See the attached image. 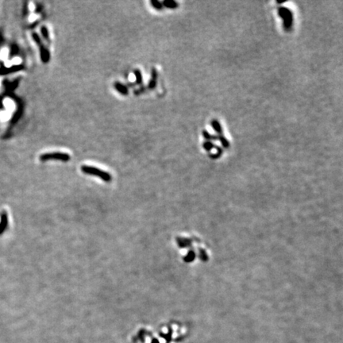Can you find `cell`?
I'll return each instance as SVG.
<instances>
[{
	"instance_id": "6da1fadb",
	"label": "cell",
	"mask_w": 343,
	"mask_h": 343,
	"mask_svg": "<svg viewBox=\"0 0 343 343\" xmlns=\"http://www.w3.org/2000/svg\"><path fill=\"white\" fill-rule=\"evenodd\" d=\"M81 170L83 173L99 177V178L103 180V181H105V182L109 183L112 180V177L111 176V174H109L108 173H106L105 171H103L101 169L95 168V167L88 166V165H83L81 167Z\"/></svg>"
},
{
	"instance_id": "7a4b0ae2",
	"label": "cell",
	"mask_w": 343,
	"mask_h": 343,
	"mask_svg": "<svg viewBox=\"0 0 343 343\" xmlns=\"http://www.w3.org/2000/svg\"><path fill=\"white\" fill-rule=\"evenodd\" d=\"M278 14H279V16L283 18L284 30L290 31L293 24V14L292 11L288 8L280 6L278 8Z\"/></svg>"
},
{
	"instance_id": "3957f363",
	"label": "cell",
	"mask_w": 343,
	"mask_h": 343,
	"mask_svg": "<svg viewBox=\"0 0 343 343\" xmlns=\"http://www.w3.org/2000/svg\"><path fill=\"white\" fill-rule=\"evenodd\" d=\"M40 159L42 161H47L54 160V161H60L63 162H67L70 160V156L64 153H50L42 154Z\"/></svg>"
},
{
	"instance_id": "277c9868",
	"label": "cell",
	"mask_w": 343,
	"mask_h": 343,
	"mask_svg": "<svg viewBox=\"0 0 343 343\" xmlns=\"http://www.w3.org/2000/svg\"><path fill=\"white\" fill-rule=\"evenodd\" d=\"M38 46H40V49H41V58H42V60L44 63H47L49 60L50 58L49 53V51H48V49L46 47H44L42 46V43L38 44Z\"/></svg>"
},
{
	"instance_id": "5b68a950",
	"label": "cell",
	"mask_w": 343,
	"mask_h": 343,
	"mask_svg": "<svg viewBox=\"0 0 343 343\" xmlns=\"http://www.w3.org/2000/svg\"><path fill=\"white\" fill-rule=\"evenodd\" d=\"M114 86H115V89L117 90L119 93H121L122 95H126L128 94V89H127V87H126V86L123 85V84H121L120 83L117 82V83H115V85Z\"/></svg>"
},
{
	"instance_id": "8992f818",
	"label": "cell",
	"mask_w": 343,
	"mask_h": 343,
	"mask_svg": "<svg viewBox=\"0 0 343 343\" xmlns=\"http://www.w3.org/2000/svg\"><path fill=\"white\" fill-rule=\"evenodd\" d=\"M211 125H212L213 129L216 131V133H218V135H222V127H221L220 123L218 122V120H216V119H213L212 122H211Z\"/></svg>"
},
{
	"instance_id": "52a82bcc",
	"label": "cell",
	"mask_w": 343,
	"mask_h": 343,
	"mask_svg": "<svg viewBox=\"0 0 343 343\" xmlns=\"http://www.w3.org/2000/svg\"><path fill=\"white\" fill-rule=\"evenodd\" d=\"M3 105H4V107H6V111H8V112H10V111H14V103H13V101H12V100H10V99H4V100H3Z\"/></svg>"
},
{
	"instance_id": "ba28073f",
	"label": "cell",
	"mask_w": 343,
	"mask_h": 343,
	"mask_svg": "<svg viewBox=\"0 0 343 343\" xmlns=\"http://www.w3.org/2000/svg\"><path fill=\"white\" fill-rule=\"evenodd\" d=\"M163 5H164L165 7L169 8V9H175V8H177V6H178L177 2H175V1H173V0H167V1H164V2H163Z\"/></svg>"
},
{
	"instance_id": "9c48e42d",
	"label": "cell",
	"mask_w": 343,
	"mask_h": 343,
	"mask_svg": "<svg viewBox=\"0 0 343 343\" xmlns=\"http://www.w3.org/2000/svg\"><path fill=\"white\" fill-rule=\"evenodd\" d=\"M157 71H156V70L155 69H153V71H152V79H151L150 82H149V87H150V88H153V87L156 86V79H157Z\"/></svg>"
},
{
	"instance_id": "30bf717a",
	"label": "cell",
	"mask_w": 343,
	"mask_h": 343,
	"mask_svg": "<svg viewBox=\"0 0 343 343\" xmlns=\"http://www.w3.org/2000/svg\"><path fill=\"white\" fill-rule=\"evenodd\" d=\"M217 137H218V140H219L221 141L222 146L224 147V148H228L230 146V143H229V141L226 140V138L223 135H218Z\"/></svg>"
},
{
	"instance_id": "8fae6325",
	"label": "cell",
	"mask_w": 343,
	"mask_h": 343,
	"mask_svg": "<svg viewBox=\"0 0 343 343\" xmlns=\"http://www.w3.org/2000/svg\"><path fill=\"white\" fill-rule=\"evenodd\" d=\"M10 112H8V111H2V112L0 113V119H1L2 122L7 121V120L10 119Z\"/></svg>"
},
{
	"instance_id": "7c38bea8",
	"label": "cell",
	"mask_w": 343,
	"mask_h": 343,
	"mask_svg": "<svg viewBox=\"0 0 343 343\" xmlns=\"http://www.w3.org/2000/svg\"><path fill=\"white\" fill-rule=\"evenodd\" d=\"M203 137L206 138V140H210V141H215L216 139H218V137L217 136H212V135H210V133L207 132V131L204 130L203 132Z\"/></svg>"
},
{
	"instance_id": "4fadbf2b",
	"label": "cell",
	"mask_w": 343,
	"mask_h": 343,
	"mask_svg": "<svg viewBox=\"0 0 343 343\" xmlns=\"http://www.w3.org/2000/svg\"><path fill=\"white\" fill-rule=\"evenodd\" d=\"M203 148H204V149H206V151L211 150L213 148H215V149H217V147L215 146L214 144H212L211 142H210V141H206V142H205L204 144H203Z\"/></svg>"
},
{
	"instance_id": "5bb4252c",
	"label": "cell",
	"mask_w": 343,
	"mask_h": 343,
	"mask_svg": "<svg viewBox=\"0 0 343 343\" xmlns=\"http://www.w3.org/2000/svg\"><path fill=\"white\" fill-rule=\"evenodd\" d=\"M151 4H152V6H153L155 9H157V10H161L163 7L162 3L159 2V1H156V0L151 1Z\"/></svg>"
},
{
	"instance_id": "9a60e30c",
	"label": "cell",
	"mask_w": 343,
	"mask_h": 343,
	"mask_svg": "<svg viewBox=\"0 0 343 343\" xmlns=\"http://www.w3.org/2000/svg\"><path fill=\"white\" fill-rule=\"evenodd\" d=\"M8 57V49H2L0 52V60H5Z\"/></svg>"
},
{
	"instance_id": "2e32d148",
	"label": "cell",
	"mask_w": 343,
	"mask_h": 343,
	"mask_svg": "<svg viewBox=\"0 0 343 343\" xmlns=\"http://www.w3.org/2000/svg\"><path fill=\"white\" fill-rule=\"evenodd\" d=\"M134 75H135V78H136V80H137V83H141V79H142L141 71H139V70H137V69L135 70Z\"/></svg>"
},
{
	"instance_id": "e0dca14e",
	"label": "cell",
	"mask_w": 343,
	"mask_h": 343,
	"mask_svg": "<svg viewBox=\"0 0 343 343\" xmlns=\"http://www.w3.org/2000/svg\"><path fill=\"white\" fill-rule=\"evenodd\" d=\"M42 34L45 39L49 40V30H48V29L46 26H43L42 28Z\"/></svg>"
},
{
	"instance_id": "ac0fdd59",
	"label": "cell",
	"mask_w": 343,
	"mask_h": 343,
	"mask_svg": "<svg viewBox=\"0 0 343 343\" xmlns=\"http://www.w3.org/2000/svg\"><path fill=\"white\" fill-rule=\"evenodd\" d=\"M12 63L14 64H15V65H18L20 63H21V60L19 59L18 57H15L13 59V60H12Z\"/></svg>"
},
{
	"instance_id": "d6986e66",
	"label": "cell",
	"mask_w": 343,
	"mask_h": 343,
	"mask_svg": "<svg viewBox=\"0 0 343 343\" xmlns=\"http://www.w3.org/2000/svg\"><path fill=\"white\" fill-rule=\"evenodd\" d=\"M5 66H6V67H7V68H10V66H11V62H10V61L6 62V63H5Z\"/></svg>"
},
{
	"instance_id": "ffe728a7",
	"label": "cell",
	"mask_w": 343,
	"mask_h": 343,
	"mask_svg": "<svg viewBox=\"0 0 343 343\" xmlns=\"http://www.w3.org/2000/svg\"><path fill=\"white\" fill-rule=\"evenodd\" d=\"M0 87H1V81H0Z\"/></svg>"
}]
</instances>
